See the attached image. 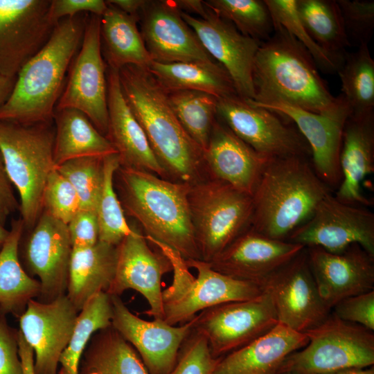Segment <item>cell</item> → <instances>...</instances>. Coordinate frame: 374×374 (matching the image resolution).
Wrapping results in <instances>:
<instances>
[{
	"mask_svg": "<svg viewBox=\"0 0 374 374\" xmlns=\"http://www.w3.org/2000/svg\"><path fill=\"white\" fill-rule=\"evenodd\" d=\"M18 352L21 363L22 374H35L33 349L26 341L19 330H18Z\"/></svg>",
	"mask_w": 374,
	"mask_h": 374,
	"instance_id": "obj_51",
	"label": "cell"
},
{
	"mask_svg": "<svg viewBox=\"0 0 374 374\" xmlns=\"http://www.w3.org/2000/svg\"><path fill=\"white\" fill-rule=\"evenodd\" d=\"M248 100L291 121L310 148L311 163L317 174L330 188L338 187L342 178L339 155L343 130L350 114L341 94L334 106L321 113H314L281 100Z\"/></svg>",
	"mask_w": 374,
	"mask_h": 374,
	"instance_id": "obj_14",
	"label": "cell"
},
{
	"mask_svg": "<svg viewBox=\"0 0 374 374\" xmlns=\"http://www.w3.org/2000/svg\"><path fill=\"white\" fill-rule=\"evenodd\" d=\"M308 341L304 332L278 323L267 333L222 357L213 374H278L286 357Z\"/></svg>",
	"mask_w": 374,
	"mask_h": 374,
	"instance_id": "obj_28",
	"label": "cell"
},
{
	"mask_svg": "<svg viewBox=\"0 0 374 374\" xmlns=\"http://www.w3.org/2000/svg\"><path fill=\"white\" fill-rule=\"evenodd\" d=\"M204 2L244 35L263 42L274 33L272 19L265 0H207Z\"/></svg>",
	"mask_w": 374,
	"mask_h": 374,
	"instance_id": "obj_40",
	"label": "cell"
},
{
	"mask_svg": "<svg viewBox=\"0 0 374 374\" xmlns=\"http://www.w3.org/2000/svg\"><path fill=\"white\" fill-rule=\"evenodd\" d=\"M147 69L168 92L199 91L217 98L238 95L231 77L218 62L160 63L152 61Z\"/></svg>",
	"mask_w": 374,
	"mask_h": 374,
	"instance_id": "obj_33",
	"label": "cell"
},
{
	"mask_svg": "<svg viewBox=\"0 0 374 374\" xmlns=\"http://www.w3.org/2000/svg\"><path fill=\"white\" fill-rule=\"evenodd\" d=\"M51 0H0V74L15 78L46 43L56 25Z\"/></svg>",
	"mask_w": 374,
	"mask_h": 374,
	"instance_id": "obj_16",
	"label": "cell"
},
{
	"mask_svg": "<svg viewBox=\"0 0 374 374\" xmlns=\"http://www.w3.org/2000/svg\"><path fill=\"white\" fill-rule=\"evenodd\" d=\"M253 83L256 103L281 100L321 113L335 105L326 81L308 50L280 27L262 42L255 57Z\"/></svg>",
	"mask_w": 374,
	"mask_h": 374,
	"instance_id": "obj_5",
	"label": "cell"
},
{
	"mask_svg": "<svg viewBox=\"0 0 374 374\" xmlns=\"http://www.w3.org/2000/svg\"><path fill=\"white\" fill-rule=\"evenodd\" d=\"M304 333L308 344L286 357L278 374H331L374 364V332L332 311Z\"/></svg>",
	"mask_w": 374,
	"mask_h": 374,
	"instance_id": "obj_8",
	"label": "cell"
},
{
	"mask_svg": "<svg viewBox=\"0 0 374 374\" xmlns=\"http://www.w3.org/2000/svg\"><path fill=\"white\" fill-rule=\"evenodd\" d=\"M168 93L179 121L188 135L204 151L217 119V98L209 93L193 90Z\"/></svg>",
	"mask_w": 374,
	"mask_h": 374,
	"instance_id": "obj_38",
	"label": "cell"
},
{
	"mask_svg": "<svg viewBox=\"0 0 374 374\" xmlns=\"http://www.w3.org/2000/svg\"><path fill=\"white\" fill-rule=\"evenodd\" d=\"M87 13L60 19L48 40L19 70L0 107V121L30 124L53 121L71 64L80 49Z\"/></svg>",
	"mask_w": 374,
	"mask_h": 374,
	"instance_id": "obj_2",
	"label": "cell"
},
{
	"mask_svg": "<svg viewBox=\"0 0 374 374\" xmlns=\"http://www.w3.org/2000/svg\"><path fill=\"white\" fill-rule=\"evenodd\" d=\"M122 92L169 180L190 185L208 177L204 150L176 116L166 91L147 68L119 70Z\"/></svg>",
	"mask_w": 374,
	"mask_h": 374,
	"instance_id": "obj_1",
	"label": "cell"
},
{
	"mask_svg": "<svg viewBox=\"0 0 374 374\" xmlns=\"http://www.w3.org/2000/svg\"><path fill=\"white\" fill-rule=\"evenodd\" d=\"M175 6L181 12L187 14H196L203 18L208 7L205 2L199 0H172Z\"/></svg>",
	"mask_w": 374,
	"mask_h": 374,
	"instance_id": "obj_52",
	"label": "cell"
},
{
	"mask_svg": "<svg viewBox=\"0 0 374 374\" xmlns=\"http://www.w3.org/2000/svg\"><path fill=\"white\" fill-rule=\"evenodd\" d=\"M17 77L8 78L0 74V107L10 95Z\"/></svg>",
	"mask_w": 374,
	"mask_h": 374,
	"instance_id": "obj_54",
	"label": "cell"
},
{
	"mask_svg": "<svg viewBox=\"0 0 374 374\" xmlns=\"http://www.w3.org/2000/svg\"><path fill=\"white\" fill-rule=\"evenodd\" d=\"M296 10L313 40L326 53L344 60L350 44L337 1L296 0Z\"/></svg>",
	"mask_w": 374,
	"mask_h": 374,
	"instance_id": "obj_35",
	"label": "cell"
},
{
	"mask_svg": "<svg viewBox=\"0 0 374 374\" xmlns=\"http://www.w3.org/2000/svg\"><path fill=\"white\" fill-rule=\"evenodd\" d=\"M119 166L117 154L103 158V181L96 208L99 240L114 246L132 231L114 188V175Z\"/></svg>",
	"mask_w": 374,
	"mask_h": 374,
	"instance_id": "obj_39",
	"label": "cell"
},
{
	"mask_svg": "<svg viewBox=\"0 0 374 374\" xmlns=\"http://www.w3.org/2000/svg\"><path fill=\"white\" fill-rule=\"evenodd\" d=\"M269 10L274 28L280 27L297 39L310 53L317 67L336 73L344 59L337 58L323 51L310 37L296 10V0H265Z\"/></svg>",
	"mask_w": 374,
	"mask_h": 374,
	"instance_id": "obj_41",
	"label": "cell"
},
{
	"mask_svg": "<svg viewBox=\"0 0 374 374\" xmlns=\"http://www.w3.org/2000/svg\"><path fill=\"white\" fill-rule=\"evenodd\" d=\"M9 233L10 231L6 229L3 226L0 224V250L6 242Z\"/></svg>",
	"mask_w": 374,
	"mask_h": 374,
	"instance_id": "obj_56",
	"label": "cell"
},
{
	"mask_svg": "<svg viewBox=\"0 0 374 374\" xmlns=\"http://www.w3.org/2000/svg\"><path fill=\"white\" fill-rule=\"evenodd\" d=\"M331 374H374V367L372 366L366 368L348 370Z\"/></svg>",
	"mask_w": 374,
	"mask_h": 374,
	"instance_id": "obj_55",
	"label": "cell"
},
{
	"mask_svg": "<svg viewBox=\"0 0 374 374\" xmlns=\"http://www.w3.org/2000/svg\"><path fill=\"white\" fill-rule=\"evenodd\" d=\"M24 230L21 219L15 221L0 250V315L10 313L19 318L28 301L39 296L40 283L24 269L19 246Z\"/></svg>",
	"mask_w": 374,
	"mask_h": 374,
	"instance_id": "obj_32",
	"label": "cell"
},
{
	"mask_svg": "<svg viewBox=\"0 0 374 374\" xmlns=\"http://www.w3.org/2000/svg\"><path fill=\"white\" fill-rule=\"evenodd\" d=\"M23 246L25 271L40 283L39 301L66 293L72 246L67 224L42 211Z\"/></svg>",
	"mask_w": 374,
	"mask_h": 374,
	"instance_id": "obj_17",
	"label": "cell"
},
{
	"mask_svg": "<svg viewBox=\"0 0 374 374\" xmlns=\"http://www.w3.org/2000/svg\"><path fill=\"white\" fill-rule=\"evenodd\" d=\"M287 241L331 253L357 244L374 256V213L366 206L342 202L330 193Z\"/></svg>",
	"mask_w": 374,
	"mask_h": 374,
	"instance_id": "obj_13",
	"label": "cell"
},
{
	"mask_svg": "<svg viewBox=\"0 0 374 374\" xmlns=\"http://www.w3.org/2000/svg\"><path fill=\"white\" fill-rule=\"evenodd\" d=\"M117 246L98 240L94 245L73 249L66 295L78 312L100 292H108L115 276Z\"/></svg>",
	"mask_w": 374,
	"mask_h": 374,
	"instance_id": "obj_29",
	"label": "cell"
},
{
	"mask_svg": "<svg viewBox=\"0 0 374 374\" xmlns=\"http://www.w3.org/2000/svg\"><path fill=\"white\" fill-rule=\"evenodd\" d=\"M78 313L70 341L59 359L58 374H78L81 356L92 336L112 326L111 296L107 292L96 294Z\"/></svg>",
	"mask_w": 374,
	"mask_h": 374,
	"instance_id": "obj_36",
	"label": "cell"
},
{
	"mask_svg": "<svg viewBox=\"0 0 374 374\" xmlns=\"http://www.w3.org/2000/svg\"><path fill=\"white\" fill-rule=\"evenodd\" d=\"M304 248L270 238L250 226L208 263L221 274L259 285Z\"/></svg>",
	"mask_w": 374,
	"mask_h": 374,
	"instance_id": "obj_24",
	"label": "cell"
},
{
	"mask_svg": "<svg viewBox=\"0 0 374 374\" xmlns=\"http://www.w3.org/2000/svg\"><path fill=\"white\" fill-rule=\"evenodd\" d=\"M139 21L140 32L152 61L217 62L183 19L172 0L146 1Z\"/></svg>",
	"mask_w": 374,
	"mask_h": 374,
	"instance_id": "obj_22",
	"label": "cell"
},
{
	"mask_svg": "<svg viewBox=\"0 0 374 374\" xmlns=\"http://www.w3.org/2000/svg\"><path fill=\"white\" fill-rule=\"evenodd\" d=\"M114 177L124 213L139 222L145 236L185 260H202L189 205L190 184L121 166Z\"/></svg>",
	"mask_w": 374,
	"mask_h": 374,
	"instance_id": "obj_3",
	"label": "cell"
},
{
	"mask_svg": "<svg viewBox=\"0 0 374 374\" xmlns=\"http://www.w3.org/2000/svg\"><path fill=\"white\" fill-rule=\"evenodd\" d=\"M282 374H292V373H282Z\"/></svg>",
	"mask_w": 374,
	"mask_h": 374,
	"instance_id": "obj_57",
	"label": "cell"
},
{
	"mask_svg": "<svg viewBox=\"0 0 374 374\" xmlns=\"http://www.w3.org/2000/svg\"><path fill=\"white\" fill-rule=\"evenodd\" d=\"M106 76L108 108L106 137L116 150L120 166L146 171L168 179L124 98L119 71L107 67Z\"/></svg>",
	"mask_w": 374,
	"mask_h": 374,
	"instance_id": "obj_26",
	"label": "cell"
},
{
	"mask_svg": "<svg viewBox=\"0 0 374 374\" xmlns=\"http://www.w3.org/2000/svg\"><path fill=\"white\" fill-rule=\"evenodd\" d=\"M12 184L7 174L0 152V224L3 225L10 214L19 208Z\"/></svg>",
	"mask_w": 374,
	"mask_h": 374,
	"instance_id": "obj_50",
	"label": "cell"
},
{
	"mask_svg": "<svg viewBox=\"0 0 374 374\" xmlns=\"http://www.w3.org/2000/svg\"><path fill=\"white\" fill-rule=\"evenodd\" d=\"M341 181L335 197L356 206L371 205L362 184L374 171V112L350 114L344 127L339 155Z\"/></svg>",
	"mask_w": 374,
	"mask_h": 374,
	"instance_id": "obj_27",
	"label": "cell"
},
{
	"mask_svg": "<svg viewBox=\"0 0 374 374\" xmlns=\"http://www.w3.org/2000/svg\"><path fill=\"white\" fill-rule=\"evenodd\" d=\"M107 64L100 39V17L87 14L83 38L69 67L55 109L84 113L106 137L108 132Z\"/></svg>",
	"mask_w": 374,
	"mask_h": 374,
	"instance_id": "obj_11",
	"label": "cell"
},
{
	"mask_svg": "<svg viewBox=\"0 0 374 374\" xmlns=\"http://www.w3.org/2000/svg\"><path fill=\"white\" fill-rule=\"evenodd\" d=\"M180 12L207 53L226 71L237 94L254 100L253 67L262 42L242 35L208 7L203 18Z\"/></svg>",
	"mask_w": 374,
	"mask_h": 374,
	"instance_id": "obj_18",
	"label": "cell"
},
{
	"mask_svg": "<svg viewBox=\"0 0 374 374\" xmlns=\"http://www.w3.org/2000/svg\"><path fill=\"white\" fill-rule=\"evenodd\" d=\"M110 296L112 327L136 350L150 374H168L182 344L193 330L196 316L179 326L161 319L149 321L131 312L119 296Z\"/></svg>",
	"mask_w": 374,
	"mask_h": 374,
	"instance_id": "obj_19",
	"label": "cell"
},
{
	"mask_svg": "<svg viewBox=\"0 0 374 374\" xmlns=\"http://www.w3.org/2000/svg\"><path fill=\"white\" fill-rule=\"evenodd\" d=\"M332 312L339 319L374 332V290L338 302Z\"/></svg>",
	"mask_w": 374,
	"mask_h": 374,
	"instance_id": "obj_46",
	"label": "cell"
},
{
	"mask_svg": "<svg viewBox=\"0 0 374 374\" xmlns=\"http://www.w3.org/2000/svg\"><path fill=\"white\" fill-rule=\"evenodd\" d=\"M308 159L294 156L268 161L251 196L253 229L270 238L287 241L332 193Z\"/></svg>",
	"mask_w": 374,
	"mask_h": 374,
	"instance_id": "obj_4",
	"label": "cell"
},
{
	"mask_svg": "<svg viewBox=\"0 0 374 374\" xmlns=\"http://www.w3.org/2000/svg\"><path fill=\"white\" fill-rule=\"evenodd\" d=\"M107 8L106 1L103 0H51L49 17L55 24L82 13L101 17Z\"/></svg>",
	"mask_w": 374,
	"mask_h": 374,
	"instance_id": "obj_49",
	"label": "cell"
},
{
	"mask_svg": "<svg viewBox=\"0 0 374 374\" xmlns=\"http://www.w3.org/2000/svg\"><path fill=\"white\" fill-rule=\"evenodd\" d=\"M43 211L67 224L80 210V202L70 181L56 168L48 175L42 196Z\"/></svg>",
	"mask_w": 374,
	"mask_h": 374,
	"instance_id": "obj_43",
	"label": "cell"
},
{
	"mask_svg": "<svg viewBox=\"0 0 374 374\" xmlns=\"http://www.w3.org/2000/svg\"><path fill=\"white\" fill-rule=\"evenodd\" d=\"M217 116L241 140L269 158L311 157L310 148L291 121L234 95L217 98Z\"/></svg>",
	"mask_w": 374,
	"mask_h": 374,
	"instance_id": "obj_10",
	"label": "cell"
},
{
	"mask_svg": "<svg viewBox=\"0 0 374 374\" xmlns=\"http://www.w3.org/2000/svg\"><path fill=\"white\" fill-rule=\"evenodd\" d=\"M222 358L211 355L206 338L193 328L182 344L168 374H213Z\"/></svg>",
	"mask_w": 374,
	"mask_h": 374,
	"instance_id": "obj_44",
	"label": "cell"
},
{
	"mask_svg": "<svg viewBox=\"0 0 374 374\" xmlns=\"http://www.w3.org/2000/svg\"><path fill=\"white\" fill-rule=\"evenodd\" d=\"M72 249L94 245L99 240L96 211L80 209L67 224Z\"/></svg>",
	"mask_w": 374,
	"mask_h": 374,
	"instance_id": "obj_47",
	"label": "cell"
},
{
	"mask_svg": "<svg viewBox=\"0 0 374 374\" xmlns=\"http://www.w3.org/2000/svg\"><path fill=\"white\" fill-rule=\"evenodd\" d=\"M103 158H78L55 167L76 190L80 209L96 211L103 181Z\"/></svg>",
	"mask_w": 374,
	"mask_h": 374,
	"instance_id": "obj_42",
	"label": "cell"
},
{
	"mask_svg": "<svg viewBox=\"0 0 374 374\" xmlns=\"http://www.w3.org/2000/svg\"><path fill=\"white\" fill-rule=\"evenodd\" d=\"M259 286L269 295L278 323L295 331L315 327L332 311L319 293L305 247Z\"/></svg>",
	"mask_w": 374,
	"mask_h": 374,
	"instance_id": "obj_15",
	"label": "cell"
},
{
	"mask_svg": "<svg viewBox=\"0 0 374 374\" xmlns=\"http://www.w3.org/2000/svg\"><path fill=\"white\" fill-rule=\"evenodd\" d=\"M53 121L55 140L53 159L55 167L82 157H105L117 154L110 141L80 110L55 109Z\"/></svg>",
	"mask_w": 374,
	"mask_h": 374,
	"instance_id": "obj_31",
	"label": "cell"
},
{
	"mask_svg": "<svg viewBox=\"0 0 374 374\" xmlns=\"http://www.w3.org/2000/svg\"><path fill=\"white\" fill-rule=\"evenodd\" d=\"M78 312L66 294L50 303L31 299L19 317V331L33 349L35 374H58Z\"/></svg>",
	"mask_w": 374,
	"mask_h": 374,
	"instance_id": "obj_21",
	"label": "cell"
},
{
	"mask_svg": "<svg viewBox=\"0 0 374 374\" xmlns=\"http://www.w3.org/2000/svg\"><path fill=\"white\" fill-rule=\"evenodd\" d=\"M337 2L350 46L368 45L374 28V1L337 0Z\"/></svg>",
	"mask_w": 374,
	"mask_h": 374,
	"instance_id": "obj_45",
	"label": "cell"
},
{
	"mask_svg": "<svg viewBox=\"0 0 374 374\" xmlns=\"http://www.w3.org/2000/svg\"><path fill=\"white\" fill-rule=\"evenodd\" d=\"M107 1L128 15L138 16H140L146 3L145 0H109Z\"/></svg>",
	"mask_w": 374,
	"mask_h": 374,
	"instance_id": "obj_53",
	"label": "cell"
},
{
	"mask_svg": "<svg viewBox=\"0 0 374 374\" xmlns=\"http://www.w3.org/2000/svg\"><path fill=\"white\" fill-rule=\"evenodd\" d=\"M0 374H22L18 330L8 325L3 315H0Z\"/></svg>",
	"mask_w": 374,
	"mask_h": 374,
	"instance_id": "obj_48",
	"label": "cell"
},
{
	"mask_svg": "<svg viewBox=\"0 0 374 374\" xmlns=\"http://www.w3.org/2000/svg\"><path fill=\"white\" fill-rule=\"evenodd\" d=\"M278 323L269 295L229 301L196 315L194 330L206 339L211 355L222 357L271 330Z\"/></svg>",
	"mask_w": 374,
	"mask_h": 374,
	"instance_id": "obj_12",
	"label": "cell"
},
{
	"mask_svg": "<svg viewBox=\"0 0 374 374\" xmlns=\"http://www.w3.org/2000/svg\"><path fill=\"white\" fill-rule=\"evenodd\" d=\"M191 218L202 260L211 262L251 226V195L207 177L192 184Z\"/></svg>",
	"mask_w": 374,
	"mask_h": 374,
	"instance_id": "obj_9",
	"label": "cell"
},
{
	"mask_svg": "<svg viewBox=\"0 0 374 374\" xmlns=\"http://www.w3.org/2000/svg\"><path fill=\"white\" fill-rule=\"evenodd\" d=\"M157 249H152L145 235L132 228V231L117 245L116 272L107 294L121 296L125 290H134L150 305L149 310L142 313L162 320L161 280L163 275L172 271V265Z\"/></svg>",
	"mask_w": 374,
	"mask_h": 374,
	"instance_id": "obj_20",
	"label": "cell"
},
{
	"mask_svg": "<svg viewBox=\"0 0 374 374\" xmlns=\"http://www.w3.org/2000/svg\"><path fill=\"white\" fill-rule=\"evenodd\" d=\"M204 157L208 177L251 196L271 159L254 150L217 118Z\"/></svg>",
	"mask_w": 374,
	"mask_h": 374,
	"instance_id": "obj_25",
	"label": "cell"
},
{
	"mask_svg": "<svg viewBox=\"0 0 374 374\" xmlns=\"http://www.w3.org/2000/svg\"><path fill=\"white\" fill-rule=\"evenodd\" d=\"M78 374H150L133 346L112 326L96 332L79 362Z\"/></svg>",
	"mask_w": 374,
	"mask_h": 374,
	"instance_id": "obj_34",
	"label": "cell"
},
{
	"mask_svg": "<svg viewBox=\"0 0 374 374\" xmlns=\"http://www.w3.org/2000/svg\"><path fill=\"white\" fill-rule=\"evenodd\" d=\"M305 248L319 293L331 310L344 299L374 290V256L359 244L340 253Z\"/></svg>",
	"mask_w": 374,
	"mask_h": 374,
	"instance_id": "obj_23",
	"label": "cell"
},
{
	"mask_svg": "<svg viewBox=\"0 0 374 374\" xmlns=\"http://www.w3.org/2000/svg\"><path fill=\"white\" fill-rule=\"evenodd\" d=\"M54 121L30 124L0 121V152L7 174L17 190L24 229L30 230L42 208L43 191L53 159Z\"/></svg>",
	"mask_w": 374,
	"mask_h": 374,
	"instance_id": "obj_6",
	"label": "cell"
},
{
	"mask_svg": "<svg viewBox=\"0 0 374 374\" xmlns=\"http://www.w3.org/2000/svg\"><path fill=\"white\" fill-rule=\"evenodd\" d=\"M337 73L341 84V94L350 109V114L374 112V60L368 44H362L355 52L346 53Z\"/></svg>",
	"mask_w": 374,
	"mask_h": 374,
	"instance_id": "obj_37",
	"label": "cell"
},
{
	"mask_svg": "<svg viewBox=\"0 0 374 374\" xmlns=\"http://www.w3.org/2000/svg\"><path fill=\"white\" fill-rule=\"evenodd\" d=\"M145 237L172 265V284L162 291V320L170 326L183 324L212 306L251 299L262 293L256 284L221 274L202 260H185L172 248Z\"/></svg>",
	"mask_w": 374,
	"mask_h": 374,
	"instance_id": "obj_7",
	"label": "cell"
},
{
	"mask_svg": "<svg viewBox=\"0 0 374 374\" xmlns=\"http://www.w3.org/2000/svg\"><path fill=\"white\" fill-rule=\"evenodd\" d=\"M100 17L102 54L107 67L127 65L148 68L152 60L137 27L140 16L128 15L106 1Z\"/></svg>",
	"mask_w": 374,
	"mask_h": 374,
	"instance_id": "obj_30",
	"label": "cell"
}]
</instances>
